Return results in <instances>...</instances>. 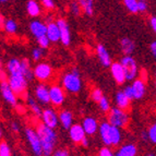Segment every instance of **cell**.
Wrapping results in <instances>:
<instances>
[{
    "instance_id": "46",
    "label": "cell",
    "mask_w": 156,
    "mask_h": 156,
    "mask_svg": "<svg viewBox=\"0 0 156 156\" xmlns=\"http://www.w3.org/2000/svg\"><path fill=\"white\" fill-rule=\"evenodd\" d=\"M150 25H151L153 32L156 34V16H151V19H150Z\"/></svg>"
},
{
    "instance_id": "51",
    "label": "cell",
    "mask_w": 156,
    "mask_h": 156,
    "mask_svg": "<svg viewBox=\"0 0 156 156\" xmlns=\"http://www.w3.org/2000/svg\"><path fill=\"white\" fill-rule=\"evenodd\" d=\"M141 138H142V140H143L144 142H147V141H148L147 131H143V132H142V134H141Z\"/></svg>"
},
{
    "instance_id": "27",
    "label": "cell",
    "mask_w": 156,
    "mask_h": 156,
    "mask_svg": "<svg viewBox=\"0 0 156 156\" xmlns=\"http://www.w3.org/2000/svg\"><path fill=\"white\" fill-rule=\"evenodd\" d=\"M26 12L32 18H37L42 13L41 5L37 2L36 0H29L26 3Z\"/></svg>"
},
{
    "instance_id": "29",
    "label": "cell",
    "mask_w": 156,
    "mask_h": 156,
    "mask_svg": "<svg viewBox=\"0 0 156 156\" xmlns=\"http://www.w3.org/2000/svg\"><path fill=\"white\" fill-rule=\"evenodd\" d=\"M80 5L82 12L85 13L86 16H93L94 13V0H76Z\"/></svg>"
},
{
    "instance_id": "14",
    "label": "cell",
    "mask_w": 156,
    "mask_h": 156,
    "mask_svg": "<svg viewBox=\"0 0 156 156\" xmlns=\"http://www.w3.org/2000/svg\"><path fill=\"white\" fill-rule=\"evenodd\" d=\"M110 73H112V76L115 80V82L119 85H122L127 81L125 69L120 62H112L110 65Z\"/></svg>"
},
{
    "instance_id": "22",
    "label": "cell",
    "mask_w": 156,
    "mask_h": 156,
    "mask_svg": "<svg viewBox=\"0 0 156 156\" xmlns=\"http://www.w3.org/2000/svg\"><path fill=\"white\" fill-rule=\"evenodd\" d=\"M59 116V123L66 130H69L70 127L73 125V115L70 110L63 109L58 114Z\"/></svg>"
},
{
    "instance_id": "49",
    "label": "cell",
    "mask_w": 156,
    "mask_h": 156,
    "mask_svg": "<svg viewBox=\"0 0 156 156\" xmlns=\"http://www.w3.org/2000/svg\"><path fill=\"white\" fill-rule=\"evenodd\" d=\"M5 21H7L5 16H3L2 13H0V30H3V27H5Z\"/></svg>"
},
{
    "instance_id": "33",
    "label": "cell",
    "mask_w": 156,
    "mask_h": 156,
    "mask_svg": "<svg viewBox=\"0 0 156 156\" xmlns=\"http://www.w3.org/2000/svg\"><path fill=\"white\" fill-rule=\"evenodd\" d=\"M98 106L99 109L103 112H109V110L112 109V104H110L109 99L107 98L106 96L101 97V99L98 101Z\"/></svg>"
},
{
    "instance_id": "40",
    "label": "cell",
    "mask_w": 156,
    "mask_h": 156,
    "mask_svg": "<svg viewBox=\"0 0 156 156\" xmlns=\"http://www.w3.org/2000/svg\"><path fill=\"white\" fill-rule=\"evenodd\" d=\"M98 156H115V153L110 150L109 146H104L99 150Z\"/></svg>"
},
{
    "instance_id": "11",
    "label": "cell",
    "mask_w": 156,
    "mask_h": 156,
    "mask_svg": "<svg viewBox=\"0 0 156 156\" xmlns=\"http://www.w3.org/2000/svg\"><path fill=\"white\" fill-rule=\"evenodd\" d=\"M34 95L35 98L41 105H48L50 104L49 97V86L46 83H39L34 89Z\"/></svg>"
},
{
    "instance_id": "8",
    "label": "cell",
    "mask_w": 156,
    "mask_h": 156,
    "mask_svg": "<svg viewBox=\"0 0 156 156\" xmlns=\"http://www.w3.org/2000/svg\"><path fill=\"white\" fill-rule=\"evenodd\" d=\"M49 97L50 104L54 107L62 106L66 101V91L59 84H51L49 86Z\"/></svg>"
},
{
    "instance_id": "18",
    "label": "cell",
    "mask_w": 156,
    "mask_h": 156,
    "mask_svg": "<svg viewBox=\"0 0 156 156\" xmlns=\"http://www.w3.org/2000/svg\"><path fill=\"white\" fill-rule=\"evenodd\" d=\"M81 125H82V127H83L86 135H94L96 132H98L99 123H98V121H97L96 118L90 117V116L84 117Z\"/></svg>"
},
{
    "instance_id": "7",
    "label": "cell",
    "mask_w": 156,
    "mask_h": 156,
    "mask_svg": "<svg viewBox=\"0 0 156 156\" xmlns=\"http://www.w3.org/2000/svg\"><path fill=\"white\" fill-rule=\"evenodd\" d=\"M120 63L122 65L123 69H125L127 81L135 80L139 74V69L134 58L132 56H123L120 60Z\"/></svg>"
},
{
    "instance_id": "31",
    "label": "cell",
    "mask_w": 156,
    "mask_h": 156,
    "mask_svg": "<svg viewBox=\"0 0 156 156\" xmlns=\"http://www.w3.org/2000/svg\"><path fill=\"white\" fill-rule=\"evenodd\" d=\"M3 31H5L7 34L14 35V34L18 32V23H16L13 19H7L5 27H3Z\"/></svg>"
},
{
    "instance_id": "9",
    "label": "cell",
    "mask_w": 156,
    "mask_h": 156,
    "mask_svg": "<svg viewBox=\"0 0 156 156\" xmlns=\"http://www.w3.org/2000/svg\"><path fill=\"white\" fill-rule=\"evenodd\" d=\"M0 94H1V96L5 99V103H8V104L11 105L12 107L18 106L19 96L10 87V85H9V83H8V80L1 81V82H0Z\"/></svg>"
},
{
    "instance_id": "23",
    "label": "cell",
    "mask_w": 156,
    "mask_h": 156,
    "mask_svg": "<svg viewBox=\"0 0 156 156\" xmlns=\"http://www.w3.org/2000/svg\"><path fill=\"white\" fill-rule=\"evenodd\" d=\"M5 71L9 76L10 74H16V73H22V66H21V60L18 58H11L7 61L5 65Z\"/></svg>"
},
{
    "instance_id": "28",
    "label": "cell",
    "mask_w": 156,
    "mask_h": 156,
    "mask_svg": "<svg viewBox=\"0 0 156 156\" xmlns=\"http://www.w3.org/2000/svg\"><path fill=\"white\" fill-rule=\"evenodd\" d=\"M21 66H22V74L26 78V80L31 82L32 80H34V72L33 68L31 66V61L27 58H23L21 59Z\"/></svg>"
},
{
    "instance_id": "21",
    "label": "cell",
    "mask_w": 156,
    "mask_h": 156,
    "mask_svg": "<svg viewBox=\"0 0 156 156\" xmlns=\"http://www.w3.org/2000/svg\"><path fill=\"white\" fill-rule=\"evenodd\" d=\"M96 55L98 57L101 63L104 67H110V65L112 63V58H110V55L108 50H107V48L103 44H98L96 46Z\"/></svg>"
},
{
    "instance_id": "42",
    "label": "cell",
    "mask_w": 156,
    "mask_h": 156,
    "mask_svg": "<svg viewBox=\"0 0 156 156\" xmlns=\"http://www.w3.org/2000/svg\"><path fill=\"white\" fill-rule=\"evenodd\" d=\"M41 1L47 10H52L55 8V0H41Z\"/></svg>"
},
{
    "instance_id": "52",
    "label": "cell",
    "mask_w": 156,
    "mask_h": 156,
    "mask_svg": "<svg viewBox=\"0 0 156 156\" xmlns=\"http://www.w3.org/2000/svg\"><path fill=\"white\" fill-rule=\"evenodd\" d=\"M145 156H155V155H154L153 153H148V154H146Z\"/></svg>"
},
{
    "instance_id": "34",
    "label": "cell",
    "mask_w": 156,
    "mask_h": 156,
    "mask_svg": "<svg viewBox=\"0 0 156 156\" xmlns=\"http://www.w3.org/2000/svg\"><path fill=\"white\" fill-rule=\"evenodd\" d=\"M69 10H70V12L72 13L73 16H81V13H82V9H81L80 5L78 3L76 0H72V1L69 3Z\"/></svg>"
},
{
    "instance_id": "38",
    "label": "cell",
    "mask_w": 156,
    "mask_h": 156,
    "mask_svg": "<svg viewBox=\"0 0 156 156\" xmlns=\"http://www.w3.org/2000/svg\"><path fill=\"white\" fill-rule=\"evenodd\" d=\"M43 56H44V49L41 47H36L32 50V59L34 61H39L43 58Z\"/></svg>"
},
{
    "instance_id": "2",
    "label": "cell",
    "mask_w": 156,
    "mask_h": 156,
    "mask_svg": "<svg viewBox=\"0 0 156 156\" xmlns=\"http://www.w3.org/2000/svg\"><path fill=\"white\" fill-rule=\"evenodd\" d=\"M61 86L67 93L70 94H78L82 90V79L78 68H72L63 73L61 76Z\"/></svg>"
},
{
    "instance_id": "16",
    "label": "cell",
    "mask_w": 156,
    "mask_h": 156,
    "mask_svg": "<svg viewBox=\"0 0 156 156\" xmlns=\"http://www.w3.org/2000/svg\"><path fill=\"white\" fill-rule=\"evenodd\" d=\"M112 126L108 121L99 123L98 133L101 142L105 144V146H112Z\"/></svg>"
},
{
    "instance_id": "32",
    "label": "cell",
    "mask_w": 156,
    "mask_h": 156,
    "mask_svg": "<svg viewBox=\"0 0 156 156\" xmlns=\"http://www.w3.org/2000/svg\"><path fill=\"white\" fill-rule=\"evenodd\" d=\"M123 5L130 13H139V0H123Z\"/></svg>"
},
{
    "instance_id": "45",
    "label": "cell",
    "mask_w": 156,
    "mask_h": 156,
    "mask_svg": "<svg viewBox=\"0 0 156 156\" xmlns=\"http://www.w3.org/2000/svg\"><path fill=\"white\" fill-rule=\"evenodd\" d=\"M123 92H125L126 95H127V96L132 101L133 99V93H132V89H131V86L130 85L126 86L125 89H123Z\"/></svg>"
},
{
    "instance_id": "47",
    "label": "cell",
    "mask_w": 156,
    "mask_h": 156,
    "mask_svg": "<svg viewBox=\"0 0 156 156\" xmlns=\"http://www.w3.org/2000/svg\"><path fill=\"white\" fill-rule=\"evenodd\" d=\"M11 130H12L14 133L20 132V126H19V123H18V122H16V121H13V122H11Z\"/></svg>"
},
{
    "instance_id": "50",
    "label": "cell",
    "mask_w": 156,
    "mask_h": 156,
    "mask_svg": "<svg viewBox=\"0 0 156 156\" xmlns=\"http://www.w3.org/2000/svg\"><path fill=\"white\" fill-rule=\"evenodd\" d=\"M81 145L83 146V147H89V145H90V140H89V138L87 136H85V138L82 140V142H81Z\"/></svg>"
},
{
    "instance_id": "6",
    "label": "cell",
    "mask_w": 156,
    "mask_h": 156,
    "mask_svg": "<svg viewBox=\"0 0 156 156\" xmlns=\"http://www.w3.org/2000/svg\"><path fill=\"white\" fill-rule=\"evenodd\" d=\"M34 78L38 81L39 83H47L51 80L54 76V69L47 62H38L33 68Z\"/></svg>"
},
{
    "instance_id": "41",
    "label": "cell",
    "mask_w": 156,
    "mask_h": 156,
    "mask_svg": "<svg viewBox=\"0 0 156 156\" xmlns=\"http://www.w3.org/2000/svg\"><path fill=\"white\" fill-rule=\"evenodd\" d=\"M5 80H8V73L5 71V67L3 65V62L0 60V82Z\"/></svg>"
},
{
    "instance_id": "57",
    "label": "cell",
    "mask_w": 156,
    "mask_h": 156,
    "mask_svg": "<svg viewBox=\"0 0 156 156\" xmlns=\"http://www.w3.org/2000/svg\"><path fill=\"white\" fill-rule=\"evenodd\" d=\"M140 1H142V0H140Z\"/></svg>"
},
{
    "instance_id": "48",
    "label": "cell",
    "mask_w": 156,
    "mask_h": 156,
    "mask_svg": "<svg viewBox=\"0 0 156 156\" xmlns=\"http://www.w3.org/2000/svg\"><path fill=\"white\" fill-rule=\"evenodd\" d=\"M150 50H151L152 55L154 58H156V41H153L150 45Z\"/></svg>"
},
{
    "instance_id": "53",
    "label": "cell",
    "mask_w": 156,
    "mask_h": 156,
    "mask_svg": "<svg viewBox=\"0 0 156 156\" xmlns=\"http://www.w3.org/2000/svg\"><path fill=\"white\" fill-rule=\"evenodd\" d=\"M2 136V130H1V127H0V139Z\"/></svg>"
},
{
    "instance_id": "44",
    "label": "cell",
    "mask_w": 156,
    "mask_h": 156,
    "mask_svg": "<svg viewBox=\"0 0 156 156\" xmlns=\"http://www.w3.org/2000/svg\"><path fill=\"white\" fill-rule=\"evenodd\" d=\"M52 156H70V154H69V152H68L67 150L59 148V150H57V151L54 152Z\"/></svg>"
},
{
    "instance_id": "1",
    "label": "cell",
    "mask_w": 156,
    "mask_h": 156,
    "mask_svg": "<svg viewBox=\"0 0 156 156\" xmlns=\"http://www.w3.org/2000/svg\"><path fill=\"white\" fill-rule=\"evenodd\" d=\"M36 131L43 146V156H51L55 152V147L58 142V135L55 129L45 126L43 122L37 123Z\"/></svg>"
},
{
    "instance_id": "4",
    "label": "cell",
    "mask_w": 156,
    "mask_h": 156,
    "mask_svg": "<svg viewBox=\"0 0 156 156\" xmlns=\"http://www.w3.org/2000/svg\"><path fill=\"white\" fill-rule=\"evenodd\" d=\"M8 83L13 92L18 96H24L27 93V85L29 81L26 80L25 76L22 73H16V74H10L8 76Z\"/></svg>"
},
{
    "instance_id": "12",
    "label": "cell",
    "mask_w": 156,
    "mask_h": 156,
    "mask_svg": "<svg viewBox=\"0 0 156 156\" xmlns=\"http://www.w3.org/2000/svg\"><path fill=\"white\" fill-rule=\"evenodd\" d=\"M57 24L60 30V42L63 46H69L71 44V31L70 26L65 19H57Z\"/></svg>"
},
{
    "instance_id": "20",
    "label": "cell",
    "mask_w": 156,
    "mask_h": 156,
    "mask_svg": "<svg viewBox=\"0 0 156 156\" xmlns=\"http://www.w3.org/2000/svg\"><path fill=\"white\" fill-rule=\"evenodd\" d=\"M24 97H25V99H26V105H27V107H29V109L31 110L32 114H33L35 117L41 118V116H42V114H43V109H42V107H41V104L36 101V98L34 96H31V95L27 93L24 95Z\"/></svg>"
},
{
    "instance_id": "35",
    "label": "cell",
    "mask_w": 156,
    "mask_h": 156,
    "mask_svg": "<svg viewBox=\"0 0 156 156\" xmlns=\"http://www.w3.org/2000/svg\"><path fill=\"white\" fill-rule=\"evenodd\" d=\"M0 156H12V151H11L10 145L5 141L0 142Z\"/></svg>"
},
{
    "instance_id": "36",
    "label": "cell",
    "mask_w": 156,
    "mask_h": 156,
    "mask_svg": "<svg viewBox=\"0 0 156 156\" xmlns=\"http://www.w3.org/2000/svg\"><path fill=\"white\" fill-rule=\"evenodd\" d=\"M90 96H91V99L95 103H98L99 101L101 99V97L104 96V94H103V91L98 87H93L91 91V94H90Z\"/></svg>"
},
{
    "instance_id": "39",
    "label": "cell",
    "mask_w": 156,
    "mask_h": 156,
    "mask_svg": "<svg viewBox=\"0 0 156 156\" xmlns=\"http://www.w3.org/2000/svg\"><path fill=\"white\" fill-rule=\"evenodd\" d=\"M36 41H37V44H38V47H41V48H43V49H47L50 45L49 38H48L46 35L39 37V38H37Z\"/></svg>"
},
{
    "instance_id": "43",
    "label": "cell",
    "mask_w": 156,
    "mask_h": 156,
    "mask_svg": "<svg viewBox=\"0 0 156 156\" xmlns=\"http://www.w3.org/2000/svg\"><path fill=\"white\" fill-rule=\"evenodd\" d=\"M147 9H148V5L146 2V0H142V1L139 0V12L144 13L147 11Z\"/></svg>"
},
{
    "instance_id": "5",
    "label": "cell",
    "mask_w": 156,
    "mask_h": 156,
    "mask_svg": "<svg viewBox=\"0 0 156 156\" xmlns=\"http://www.w3.org/2000/svg\"><path fill=\"white\" fill-rule=\"evenodd\" d=\"M24 134H25V139H26V141H27V143H29L30 147H31L34 155L43 156L42 142H41V139H39L38 134H37L36 129H34V128H32V127L25 128Z\"/></svg>"
},
{
    "instance_id": "56",
    "label": "cell",
    "mask_w": 156,
    "mask_h": 156,
    "mask_svg": "<svg viewBox=\"0 0 156 156\" xmlns=\"http://www.w3.org/2000/svg\"><path fill=\"white\" fill-rule=\"evenodd\" d=\"M154 78L156 79V70H155V73H154Z\"/></svg>"
},
{
    "instance_id": "54",
    "label": "cell",
    "mask_w": 156,
    "mask_h": 156,
    "mask_svg": "<svg viewBox=\"0 0 156 156\" xmlns=\"http://www.w3.org/2000/svg\"><path fill=\"white\" fill-rule=\"evenodd\" d=\"M7 1H8V0H0V2L1 3H5V2H7Z\"/></svg>"
},
{
    "instance_id": "24",
    "label": "cell",
    "mask_w": 156,
    "mask_h": 156,
    "mask_svg": "<svg viewBox=\"0 0 156 156\" xmlns=\"http://www.w3.org/2000/svg\"><path fill=\"white\" fill-rule=\"evenodd\" d=\"M115 103H116V107L120 108V109L127 110L130 107L131 99L127 96L123 91L117 92L116 96H115Z\"/></svg>"
},
{
    "instance_id": "26",
    "label": "cell",
    "mask_w": 156,
    "mask_h": 156,
    "mask_svg": "<svg viewBox=\"0 0 156 156\" xmlns=\"http://www.w3.org/2000/svg\"><path fill=\"white\" fill-rule=\"evenodd\" d=\"M120 50L125 56H131L135 50V44L132 39L125 37L120 41Z\"/></svg>"
},
{
    "instance_id": "15",
    "label": "cell",
    "mask_w": 156,
    "mask_h": 156,
    "mask_svg": "<svg viewBox=\"0 0 156 156\" xmlns=\"http://www.w3.org/2000/svg\"><path fill=\"white\" fill-rule=\"evenodd\" d=\"M68 132H69L70 140L76 144H81L82 140L86 136L85 131H84L82 125H80V123H73L70 127V129L68 130Z\"/></svg>"
},
{
    "instance_id": "25",
    "label": "cell",
    "mask_w": 156,
    "mask_h": 156,
    "mask_svg": "<svg viewBox=\"0 0 156 156\" xmlns=\"http://www.w3.org/2000/svg\"><path fill=\"white\" fill-rule=\"evenodd\" d=\"M136 154H138L136 145L132 143H128L120 146L115 156H136Z\"/></svg>"
},
{
    "instance_id": "30",
    "label": "cell",
    "mask_w": 156,
    "mask_h": 156,
    "mask_svg": "<svg viewBox=\"0 0 156 156\" xmlns=\"http://www.w3.org/2000/svg\"><path fill=\"white\" fill-rule=\"evenodd\" d=\"M122 132H121V129L112 126V146L117 147L121 144L122 142Z\"/></svg>"
},
{
    "instance_id": "13",
    "label": "cell",
    "mask_w": 156,
    "mask_h": 156,
    "mask_svg": "<svg viewBox=\"0 0 156 156\" xmlns=\"http://www.w3.org/2000/svg\"><path fill=\"white\" fill-rule=\"evenodd\" d=\"M45 23L47 25L46 36L49 38L50 43L60 42V30L57 22L52 21V19H47V21Z\"/></svg>"
},
{
    "instance_id": "19",
    "label": "cell",
    "mask_w": 156,
    "mask_h": 156,
    "mask_svg": "<svg viewBox=\"0 0 156 156\" xmlns=\"http://www.w3.org/2000/svg\"><path fill=\"white\" fill-rule=\"evenodd\" d=\"M46 30L47 25L45 22L39 21V20H33V21L30 23V31L31 34L33 35L35 38H39V37L46 35Z\"/></svg>"
},
{
    "instance_id": "3",
    "label": "cell",
    "mask_w": 156,
    "mask_h": 156,
    "mask_svg": "<svg viewBox=\"0 0 156 156\" xmlns=\"http://www.w3.org/2000/svg\"><path fill=\"white\" fill-rule=\"evenodd\" d=\"M107 121L112 126L122 129V128L127 127L129 123V115H128L127 110L120 109L118 107H112L108 112Z\"/></svg>"
},
{
    "instance_id": "55",
    "label": "cell",
    "mask_w": 156,
    "mask_h": 156,
    "mask_svg": "<svg viewBox=\"0 0 156 156\" xmlns=\"http://www.w3.org/2000/svg\"><path fill=\"white\" fill-rule=\"evenodd\" d=\"M154 85H155V89H156V79H155V81H154Z\"/></svg>"
},
{
    "instance_id": "10",
    "label": "cell",
    "mask_w": 156,
    "mask_h": 156,
    "mask_svg": "<svg viewBox=\"0 0 156 156\" xmlns=\"http://www.w3.org/2000/svg\"><path fill=\"white\" fill-rule=\"evenodd\" d=\"M41 122H43L45 126L56 129L59 125V116L58 112L54 108H45L43 109V114L41 116Z\"/></svg>"
},
{
    "instance_id": "17",
    "label": "cell",
    "mask_w": 156,
    "mask_h": 156,
    "mask_svg": "<svg viewBox=\"0 0 156 156\" xmlns=\"http://www.w3.org/2000/svg\"><path fill=\"white\" fill-rule=\"evenodd\" d=\"M131 89H132L133 93V99H141L143 98L144 95L146 93V84L145 81L142 80L141 78L135 79L132 81V84H131Z\"/></svg>"
},
{
    "instance_id": "37",
    "label": "cell",
    "mask_w": 156,
    "mask_h": 156,
    "mask_svg": "<svg viewBox=\"0 0 156 156\" xmlns=\"http://www.w3.org/2000/svg\"><path fill=\"white\" fill-rule=\"evenodd\" d=\"M147 134H148V141L152 142L153 144H156V121L154 123H152L151 127L148 128Z\"/></svg>"
}]
</instances>
